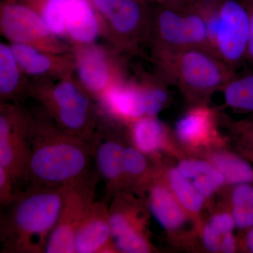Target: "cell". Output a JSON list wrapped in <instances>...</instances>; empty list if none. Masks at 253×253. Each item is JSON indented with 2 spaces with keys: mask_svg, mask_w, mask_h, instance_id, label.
I'll return each instance as SVG.
<instances>
[{
  "mask_svg": "<svg viewBox=\"0 0 253 253\" xmlns=\"http://www.w3.org/2000/svg\"><path fill=\"white\" fill-rule=\"evenodd\" d=\"M96 181L97 179L65 186L62 209L44 253H76L75 237L95 201Z\"/></svg>",
  "mask_w": 253,
  "mask_h": 253,
  "instance_id": "8992f818",
  "label": "cell"
},
{
  "mask_svg": "<svg viewBox=\"0 0 253 253\" xmlns=\"http://www.w3.org/2000/svg\"><path fill=\"white\" fill-rule=\"evenodd\" d=\"M94 159L98 175L106 182L108 198L121 192L124 185L123 156L125 146L122 142L110 136L94 137Z\"/></svg>",
  "mask_w": 253,
  "mask_h": 253,
  "instance_id": "8fae6325",
  "label": "cell"
},
{
  "mask_svg": "<svg viewBox=\"0 0 253 253\" xmlns=\"http://www.w3.org/2000/svg\"><path fill=\"white\" fill-rule=\"evenodd\" d=\"M142 1H155L164 6H181L186 4L188 0H141Z\"/></svg>",
  "mask_w": 253,
  "mask_h": 253,
  "instance_id": "8d00e7d4",
  "label": "cell"
},
{
  "mask_svg": "<svg viewBox=\"0 0 253 253\" xmlns=\"http://www.w3.org/2000/svg\"><path fill=\"white\" fill-rule=\"evenodd\" d=\"M239 131L242 134L245 142L252 148L253 152V120L240 123L238 125Z\"/></svg>",
  "mask_w": 253,
  "mask_h": 253,
  "instance_id": "e575fe53",
  "label": "cell"
},
{
  "mask_svg": "<svg viewBox=\"0 0 253 253\" xmlns=\"http://www.w3.org/2000/svg\"><path fill=\"white\" fill-rule=\"evenodd\" d=\"M156 52L165 82L199 104L221 91L237 72L208 49H156Z\"/></svg>",
  "mask_w": 253,
  "mask_h": 253,
  "instance_id": "3957f363",
  "label": "cell"
},
{
  "mask_svg": "<svg viewBox=\"0 0 253 253\" xmlns=\"http://www.w3.org/2000/svg\"><path fill=\"white\" fill-rule=\"evenodd\" d=\"M1 27L6 36L17 42L35 41L49 34V28L31 8L7 3L1 9Z\"/></svg>",
  "mask_w": 253,
  "mask_h": 253,
  "instance_id": "7c38bea8",
  "label": "cell"
},
{
  "mask_svg": "<svg viewBox=\"0 0 253 253\" xmlns=\"http://www.w3.org/2000/svg\"><path fill=\"white\" fill-rule=\"evenodd\" d=\"M234 206L253 208V184H237L231 195Z\"/></svg>",
  "mask_w": 253,
  "mask_h": 253,
  "instance_id": "1f68e13d",
  "label": "cell"
},
{
  "mask_svg": "<svg viewBox=\"0 0 253 253\" xmlns=\"http://www.w3.org/2000/svg\"><path fill=\"white\" fill-rule=\"evenodd\" d=\"M235 226L231 214L221 213L213 217L205 226L203 234L206 249L211 252L220 251L221 239L224 234L232 232Z\"/></svg>",
  "mask_w": 253,
  "mask_h": 253,
  "instance_id": "603a6c76",
  "label": "cell"
},
{
  "mask_svg": "<svg viewBox=\"0 0 253 253\" xmlns=\"http://www.w3.org/2000/svg\"><path fill=\"white\" fill-rule=\"evenodd\" d=\"M215 118L213 111L204 104L196 105L176 123L178 138L186 144L206 141L214 131Z\"/></svg>",
  "mask_w": 253,
  "mask_h": 253,
  "instance_id": "5bb4252c",
  "label": "cell"
},
{
  "mask_svg": "<svg viewBox=\"0 0 253 253\" xmlns=\"http://www.w3.org/2000/svg\"><path fill=\"white\" fill-rule=\"evenodd\" d=\"M204 18L210 48L238 71L247 56L250 31L248 10L242 0H191Z\"/></svg>",
  "mask_w": 253,
  "mask_h": 253,
  "instance_id": "277c9868",
  "label": "cell"
},
{
  "mask_svg": "<svg viewBox=\"0 0 253 253\" xmlns=\"http://www.w3.org/2000/svg\"><path fill=\"white\" fill-rule=\"evenodd\" d=\"M168 181L171 189L183 207L192 212L201 211L204 204V196L195 188L189 179L182 175L177 169L173 168L168 173Z\"/></svg>",
  "mask_w": 253,
  "mask_h": 253,
  "instance_id": "7402d4cb",
  "label": "cell"
},
{
  "mask_svg": "<svg viewBox=\"0 0 253 253\" xmlns=\"http://www.w3.org/2000/svg\"><path fill=\"white\" fill-rule=\"evenodd\" d=\"M221 91L226 106L239 112L253 114V70L236 72Z\"/></svg>",
  "mask_w": 253,
  "mask_h": 253,
  "instance_id": "ac0fdd59",
  "label": "cell"
},
{
  "mask_svg": "<svg viewBox=\"0 0 253 253\" xmlns=\"http://www.w3.org/2000/svg\"><path fill=\"white\" fill-rule=\"evenodd\" d=\"M211 163L224 176L225 182L236 185L253 184V167L243 158L228 153H218L213 155Z\"/></svg>",
  "mask_w": 253,
  "mask_h": 253,
  "instance_id": "44dd1931",
  "label": "cell"
},
{
  "mask_svg": "<svg viewBox=\"0 0 253 253\" xmlns=\"http://www.w3.org/2000/svg\"><path fill=\"white\" fill-rule=\"evenodd\" d=\"M232 217L239 229H249L253 226V208L234 206Z\"/></svg>",
  "mask_w": 253,
  "mask_h": 253,
  "instance_id": "d6a6232c",
  "label": "cell"
},
{
  "mask_svg": "<svg viewBox=\"0 0 253 253\" xmlns=\"http://www.w3.org/2000/svg\"><path fill=\"white\" fill-rule=\"evenodd\" d=\"M53 101L63 131L93 143L94 136L86 129L89 101L71 83H63L55 88Z\"/></svg>",
  "mask_w": 253,
  "mask_h": 253,
  "instance_id": "9c48e42d",
  "label": "cell"
},
{
  "mask_svg": "<svg viewBox=\"0 0 253 253\" xmlns=\"http://www.w3.org/2000/svg\"><path fill=\"white\" fill-rule=\"evenodd\" d=\"M65 186L28 185L4 207L0 221L3 253H44L64 201Z\"/></svg>",
  "mask_w": 253,
  "mask_h": 253,
  "instance_id": "7a4b0ae2",
  "label": "cell"
},
{
  "mask_svg": "<svg viewBox=\"0 0 253 253\" xmlns=\"http://www.w3.org/2000/svg\"><path fill=\"white\" fill-rule=\"evenodd\" d=\"M76 253H118L111 236L108 200L94 201L75 237Z\"/></svg>",
  "mask_w": 253,
  "mask_h": 253,
  "instance_id": "ba28073f",
  "label": "cell"
},
{
  "mask_svg": "<svg viewBox=\"0 0 253 253\" xmlns=\"http://www.w3.org/2000/svg\"><path fill=\"white\" fill-rule=\"evenodd\" d=\"M214 168L212 164L201 161L187 160L179 163L177 169L187 179H194L200 174H204Z\"/></svg>",
  "mask_w": 253,
  "mask_h": 253,
  "instance_id": "4dcf8cb0",
  "label": "cell"
},
{
  "mask_svg": "<svg viewBox=\"0 0 253 253\" xmlns=\"http://www.w3.org/2000/svg\"><path fill=\"white\" fill-rule=\"evenodd\" d=\"M94 166L92 143L53 127L33 126L23 183L49 187L81 184L98 179Z\"/></svg>",
  "mask_w": 253,
  "mask_h": 253,
  "instance_id": "6da1fadb",
  "label": "cell"
},
{
  "mask_svg": "<svg viewBox=\"0 0 253 253\" xmlns=\"http://www.w3.org/2000/svg\"><path fill=\"white\" fill-rule=\"evenodd\" d=\"M193 180L195 188L204 197L214 194L225 182L224 176L214 167L211 170L196 176Z\"/></svg>",
  "mask_w": 253,
  "mask_h": 253,
  "instance_id": "83f0119b",
  "label": "cell"
},
{
  "mask_svg": "<svg viewBox=\"0 0 253 253\" xmlns=\"http://www.w3.org/2000/svg\"><path fill=\"white\" fill-rule=\"evenodd\" d=\"M66 25L74 39L89 42L97 36V20L88 0H68Z\"/></svg>",
  "mask_w": 253,
  "mask_h": 253,
  "instance_id": "2e32d148",
  "label": "cell"
},
{
  "mask_svg": "<svg viewBox=\"0 0 253 253\" xmlns=\"http://www.w3.org/2000/svg\"><path fill=\"white\" fill-rule=\"evenodd\" d=\"M18 81V72L12 51L5 44L0 46V90L1 94H11Z\"/></svg>",
  "mask_w": 253,
  "mask_h": 253,
  "instance_id": "d4e9b609",
  "label": "cell"
},
{
  "mask_svg": "<svg viewBox=\"0 0 253 253\" xmlns=\"http://www.w3.org/2000/svg\"><path fill=\"white\" fill-rule=\"evenodd\" d=\"M16 185L9 173L0 166V204L1 207L9 205L14 200L18 190L14 189Z\"/></svg>",
  "mask_w": 253,
  "mask_h": 253,
  "instance_id": "f546056e",
  "label": "cell"
},
{
  "mask_svg": "<svg viewBox=\"0 0 253 253\" xmlns=\"http://www.w3.org/2000/svg\"><path fill=\"white\" fill-rule=\"evenodd\" d=\"M121 192L114 196L109 206L111 236L118 253H147L151 252L147 239L139 229L137 219L126 206Z\"/></svg>",
  "mask_w": 253,
  "mask_h": 253,
  "instance_id": "30bf717a",
  "label": "cell"
},
{
  "mask_svg": "<svg viewBox=\"0 0 253 253\" xmlns=\"http://www.w3.org/2000/svg\"><path fill=\"white\" fill-rule=\"evenodd\" d=\"M32 128L11 113L0 116V166L4 168L15 184L23 183L27 171Z\"/></svg>",
  "mask_w": 253,
  "mask_h": 253,
  "instance_id": "52a82bcc",
  "label": "cell"
},
{
  "mask_svg": "<svg viewBox=\"0 0 253 253\" xmlns=\"http://www.w3.org/2000/svg\"><path fill=\"white\" fill-rule=\"evenodd\" d=\"M149 208L156 221L167 230H174L184 224L186 214L176 196L163 185L151 188Z\"/></svg>",
  "mask_w": 253,
  "mask_h": 253,
  "instance_id": "9a60e30c",
  "label": "cell"
},
{
  "mask_svg": "<svg viewBox=\"0 0 253 253\" xmlns=\"http://www.w3.org/2000/svg\"><path fill=\"white\" fill-rule=\"evenodd\" d=\"M156 49L201 48L212 51L204 18L191 0L181 6L161 5L155 17Z\"/></svg>",
  "mask_w": 253,
  "mask_h": 253,
  "instance_id": "5b68a950",
  "label": "cell"
},
{
  "mask_svg": "<svg viewBox=\"0 0 253 253\" xmlns=\"http://www.w3.org/2000/svg\"><path fill=\"white\" fill-rule=\"evenodd\" d=\"M249 14L250 31L246 62L253 68V0H242Z\"/></svg>",
  "mask_w": 253,
  "mask_h": 253,
  "instance_id": "836d02e7",
  "label": "cell"
},
{
  "mask_svg": "<svg viewBox=\"0 0 253 253\" xmlns=\"http://www.w3.org/2000/svg\"><path fill=\"white\" fill-rule=\"evenodd\" d=\"M93 4L106 16L115 29L127 38H135L145 21L141 0H92Z\"/></svg>",
  "mask_w": 253,
  "mask_h": 253,
  "instance_id": "4fadbf2b",
  "label": "cell"
},
{
  "mask_svg": "<svg viewBox=\"0 0 253 253\" xmlns=\"http://www.w3.org/2000/svg\"><path fill=\"white\" fill-rule=\"evenodd\" d=\"M236 249V240L231 233L224 234L221 239L220 251L221 252L231 253L235 252Z\"/></svg>",
  "mask_w": 253,
  "mask_h": 253,
  "instance_id": "d590c367",
  "label": "cell"
},
{
  "mask_svg": "<svg viewBox=\"0 0 253 253\" xmlns=\"http://www.w3.org/2000/svg\"><path fill=\"white\" fill-rule=\"evenodd\" d=\"M106 100L111 111L123 117L139 119L146 116L145 95L140 88H113L106 95Z\"/></svg>",
  "mask_w": 253,
  "mask_h": 253,
  "instance_id": "e0dca14e",
  "label": "cell"
},
{
  "mask_svg": "<svg viewBox=\"0 0 253 253\" xmlns=\"http://www.w3.org/2000/svg\"><path fill=\"white\" fill-rule=\"evenodd\" d=\"M245 246L247 251L253 253V226L249 229L245 238Z\"/></svg>",
  "mask_w": 253,
  "mask_h": 253,
  "instance_id": "74e56055",
  "label": "cell"
},
{
  "mask_svg": "<svg viewBox=\"0 0 253 253\" xmlns=\"http://www.w3.org/2000/svg\"><path fill=\"white\" fill-rule=\"evenodd\" d=\"M15 59L28 73L40 74L49 68L50 61L46 56L23 44H15L11 48Z\"/></svg>",
  "mask_w": 253,
  "mask_h": 253,
  "instance_id": "cb8c5ba5",
  "label": "cell"
},
{
  "mask_svg": "<svg viewBox=\"0 0 253 253\" xmlns=\"http://www.w3.org/2000/svg\"><path fill=\"white\" fill-rule=\"evenodd\" d=\"M68 0H45L43 16L49 31L56 35L64 33L66 25Z\"/></svg>",
  "mask_w": 253,
  "mask_h": 253,
  "instance_id": "484cf974",
  "label": "cell"
},
{
  "mask_svg": "<svg viewBox=\"0 0 253 253\" xmlns=\"http://www.w3.org/2000/svg\"><path fill=\"white\" fill-rule=\"evenodd\" d=\"M166 136V126L152 116L139 118L131 129V137L135 147L144 154H151L161 149Z\"/></svg>",
  "mask_w": 253,
  "mask_h": 253,
  "instance_id": "d6986e66",
  "label": "cell"
},
{
  "mask_svg": "<svg viewBox=\"0 0 253 253\" xmlns=\"http://www.w3.org/2000/svg\"><path fill=\"white\" fill-rule=\"evenodd\" d=\"M250 155H251V157H252V159L253 160V153L251 152V154H250Z\"/></svg>",
  "mask_w": 253,
  "mask_h": 253,
  "instance_id": "f35d334b",
  "label": "cell"
},
{
  "mask_svg": "<svg viewBox=\"0 0 253 253\" xmlns=\"http://www.w3.org/2000/svg\"><path fill=\"white\" fill-rule=\"evenodd\" d=\"M147 167V160L144 153L136 147L125 146L123 156L124 182L128 177H138L142 175L146 172Z\"/></svg>",
  "mask_w": 253,
  "mask_h": 253,
  "instance_id": "4316f807",
  "label": "cell"
},
{
  "mask_svg": "<svg viewBox=\"0 0 253 253\" xmlns=\"http://www.w3.org/2000/svg\"><path fill=\"white\" fill-rule=\"evenodd\" d=\"M78 71L82 81L91 90H100L107 84L109 72L104 56L98 50L88 49L83 53Z\"/></svg>",
  "mask_w": 253,
  "mask_h": 253,
  "instance_id": "ffe728a7",
  "label": "cell"
},
{
  "mask_svg": "<svg viewBox=\"0 0 253 253\" xmlns=\"http://www.w3.org/2000/svg\"><path fill=\"white\" fill-rule=\"evenodd\" d=\"M143 90L146 101V116L154 117L167 103L169 98L167 89L163 86H156Z\"/></svg>",
  "mask_w": 253,
  "mask_h": 253,
  "instance_id": "f1b7e54d",
  "label": "cell"
}]
</instances>
